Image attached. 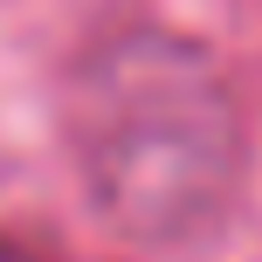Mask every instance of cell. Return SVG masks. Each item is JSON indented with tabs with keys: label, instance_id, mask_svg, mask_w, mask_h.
<instances>
[{
	"label": "cell",
	"instance_id": "obj_1",
	"mask_svg": "<svg viewBox=\"0 0 262 262\" xmlns=\"http://www.w3.org/2000/svg\"><path fill=\"white\" fill-rule=\"evenodd\" d=\"M69 138L90 200L124 235H180L221 207L242 124L214 62L180 35H124L83 62Z\"/></svg>",
	"mask_w": 262,
	"mask_h": 262
}]
</instances>
